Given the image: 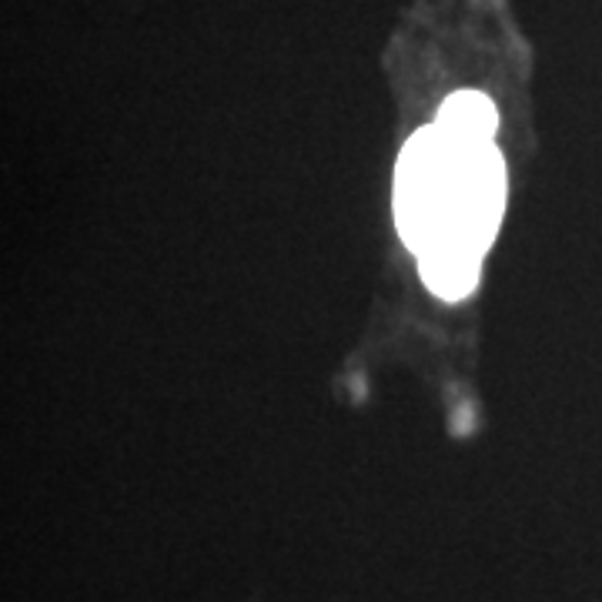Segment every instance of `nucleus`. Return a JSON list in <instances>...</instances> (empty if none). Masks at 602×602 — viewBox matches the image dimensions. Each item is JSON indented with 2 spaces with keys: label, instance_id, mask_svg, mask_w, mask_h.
I'll use <instances>...</instances> for the list:
<instances>
[{
  "label": "nucleus",
  "instance_id": "nucleus-3",
  "mask_svg": "<svg viewBox=\"0 0 602 602\" xmlns=\"http://www.w3.org/2000/svg\"><path fill=\"white\" fill-rule=\"evenodd\" d=\"M438 124L449 134L472 137V141H492L499 127V111L485 94L478 91H455L438 111Z\"/></svg>",
  "mask_w": 602,
  "mask_h": 602
},
{
  "label": "nucleus",
  "instance_id": "nucleus-1",
  "mask_svg": "<svg viewBox=\"0 0 602 602\" xmlns=\"http://www.w3.org/2000/svg\"><path fill=\"white\" fill-rule=\"evenodd\" d=\"M505 204V171L492 141L415 131L395 174V221L412 254H485Z\"/></svg>",
  "mask_w": 602,
  "mask_h": 602
},
{
  "label": "nucleus",
  "instance_id": "nucleus-2",
  "mask_svg": "<svg viewBox=\"0 0 602 602\" xmlns=\"http://www.w3.org/2000/svg\"><path fill=\"white\" fill-rule=\"evenodd\" d=\"M478 254H462V251H445V254H422L418 258V275L428 284V291L442 295L449 301L465 298L475 281H478Z\"/></svg>",
  "mask_w": 602,
  "mask_h": 602
}]
</instances>
